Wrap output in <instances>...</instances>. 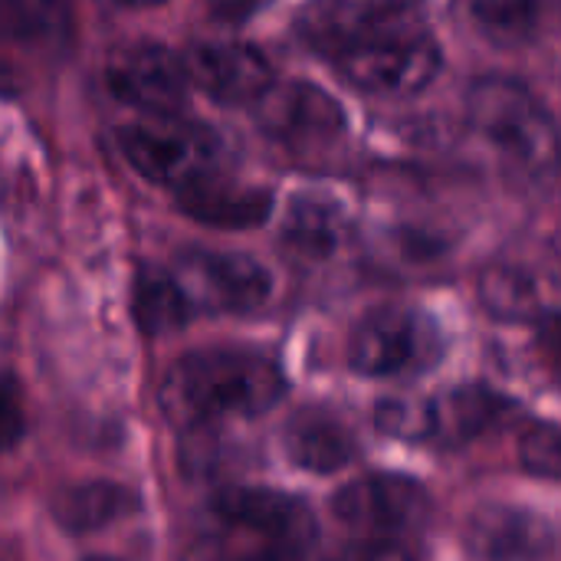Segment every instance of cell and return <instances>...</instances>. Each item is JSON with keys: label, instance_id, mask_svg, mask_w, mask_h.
<instances>
[{"label": "cell", "instance_id": "cell-1", "mask_svg": "<svg viewBox=\"0 0 561 561\" xmlns=\"http://www.w3.org/2000/svg\"><path fill=\"white\" fill-rule=\"evenodd\" d=\"M286 394V378L276 362L256 352H191L178 358L161 388L158 404L181 431H197L224 417H260Z\"/></svg>", "mask_w": 561, "mask_h": 561}, {"label": "cell", "instance_id": "cell-2", "mask_svg": "<svg viewBox=\"0 0 561 561\" xmlns=\"http://www.w3.org/2000/svg\"><path fill=\"white\" fill-rule=\"evenodd\" d=\"M332 66L339 76L378 99H414L434 85L444 69V53L421 10H391L352 39Z\"/></svg>", "mask_w": 561, "mask_h": 561}, {"label": "cell", "instance_id": "cell-3", "mask_svg": "<svg viewBox=\"0 0 561 561\" xmlns=\"http://www.w3.org/2000/svg\"><path fill=\"white\" fill-rule=\"evenodd\" d=\"M467 122L523 174H552L561 164V131L552 112L516 79H477L467 92Z\"/></svg>", "mask_w": 561, "mask_h": 561}, {"label": "cell", "instance_id": "cell-4", "mask_svg": "<svg viewBox=\"0 0 561 561\" xmlns=\"http://www.w3.org/2000/svg\"><path fill=\"white\" fill-rule=\"evenodd\" d=\"M125 161L151 184L174 194L220 168V138L214 128L174 115H145L118 131Z\"/></svg>", "mask_w": 561, "mask_h": 561}, {"label": "cell", "instance_id": "cell-5", "mask_svg": "<svg viewBox=\"0 0 561 561\" xmlns=\"http://www.w3.org/2000/svg\"><path fill=\"white\" fill-rule=\"evenodd\" d=\"M447 339L434 316L414 306L371 309L348 335V365L365 378H411L440 365Z\"/></svg>", "mask_w": 561, "mask_h": 561}, {"label": "cell", "instance_id": "cell-6", "mask_svg": "<svg viewBox=\"0 0 561 561\" xmlns=\"http://www.w3.org/2000/svg\"><path fill=\"white\" fill-rule=\"evenodd\" d=\"M260 131L289 158L299 161H322L332 158L348 131L342 105L319 85L289 79L276 82L256 105H253Z\"/></svg>", "mask_w": 561, "mask_h": 561}, {"label": "cell", "instance_id": "cell-7", "mask_svg": "<svg viewBox=\"0 0 561 561\" xmlns=\"http://www.w3.org/2000/svg\"><path fill=\"white\" fill-rule=\"evenodd\" d=\"M332 510L339 523H345L362 539H404L427 526L434 503L424 483L401 473H371L348 483Z\"/></svg>", "mask_w": 561, "mask_h": 561}, {"label": "cell", "instance_id": "cell-8", "mask_svg": "<svg viewBox=\"0 0 561 561\" xmlns=\"http://www.w3.org/2000/svg\"><path fill=\"white\" fill-rule=\"evenodd\" d=\"M174 276L187 289L194 309L250 316L270 302L273 276L250 253L230 250H187L178 260Z\"/></svg>", "mask_w": 561, "mask_h": 561}, {"label": "cell", "instance_id": "cell-9", "mask_svg": "<svg viewBox=\"0 0 561 561\" xmlns=\"http://www.w3.org/2000/svg\"><path fill=\"white\" fill-rule=\"evenodd\" d=\"M105 89L128 108L141 115H174L181 112L191 76L184 53L178 56L164 43H125L105 59Z\"/></svg>", "mask_w": 561, "mask_h": 561}, {"label": "cell", "instance_id": "cell-10", "mask_svg": "<svg viewBox=\"0 0 561 561\" xmlns=\"http://www.w3.org/2000/svg\"><path fill=\"white\" fill-rule=\"evenodd\" d=\"M191 85L220 105H256L273 85L270 56L243 39H204L184 53Z\"/></svg>", "mask_w": 561, "mask_h": 561}, {"label": "cell", "instance_id": "cell-11", "mask_svg": "<svg viewBox=\"0 0 561 561\" xmlns=\"http://www.w3.org/2000/svg\"><path fill=\"white\" fill-rule=\"evenodd\" d=\"M477 561H549L556 552L552 526L526 506H483L463 533Z\"/></svg>", "mask_w": 561, "mask_h": 561}, {"label": "cell", "instance_id": "cell-12", "mask_svg": "<svg viewBox=\"0 0 561 561\" xmlns=\"http://www.w3.org/2000/svg\"><path fill=\"white\" fill-rule=\"evenodd\" d=\"M178 207L184 217L214 227V230H250L270 220L273 191L243 178L227 174L224 168L204 174L201 181L181 187Z\"/></svg>", "mask_w": 561, "mask_h": 561}, {"label": "cell", "instance_id": "cell-13", "mask_svg": "<svg viewBox=\"0 0 561 561\" xmlns=\"http://www.w3.org/2000/svg\"><path fill=\"white\" fill-rule=\"evenodd\" d=\"M286 454L309 473H335L358 454V440L345 421L322 408H306L286 424Z\"/></svg>", "mask_w": 561, "mask_h": 561}, {"label": "cell", "instance_id": "cell-14", "mask_svg": "<svg viewBox=\"0 0 561 561\" xmlns=\"http://www.w3.org/2000/svg\"><path fill=\"white\" fill-rule=\"evenodd\" d=\"M138 510V496L135 490L112 483V480H89V483H76L56 493L53 500V519L76 536L85 533H99L125 516H131Z\"/></svg>", "mask_w": 561, "mask_h": 561}, {"label": "cell", "instance_id": "cell-15", "mask_svg": "<svg viewBox=\"0 0 561 561\" xmlns=\"http://www.w3.org/2000/svg\"><path fill=\"white\" fill-rule=\"evenodd\" d=\"M460 7L490 43L526 46L552 26L559 0H460Z\"/></svg>", "mask_w": 561, "mask_h": 561}, {"label": "cell", "instance_id": "cell-16", "mask_svg": "<svg viewBox=\"0 0 561 561\" xmlns=\"http://www.w3.org/2000/svg\"><path fill=\"white\" fill-rule=\"evenodd\" d=\"M283 247L296 260H325L342 247L345 237V214L342 204L322 194H302L289 204L283 217Z\"/></svg>", "mask_w": 561, "mask_h": 561}, {"label": "cell", "instance_id": "cell-17", "mask_svg": "<svg viewBox=\"0 0 561 561\" xmlns=\"http://www.w3.org/2000/svg\"><path fill=\"white\" fill-rule=\"evenodd\" d=\"M194 302L168 270L141 266L131 283V316L145 335H171L194 319Z\"/></svg>", "mask_w": 561, "mask_h": 561}, {"label": "cell", "instance_id": "cell-18", "mask_svg": "<svg viewBox=\"0 0 561 561\" xmlns=\"http://www.w3.org/2000/svg\"><path fill=\"white\" fill-rule=\"evenodd\" d=\"M184 561H293L279 542H273L266 533L253 529L250 523H240L233 516H220L207 506L204 533L191 546Z\"/></svg>", "mask_w": 561, "mask_h": 561}, {"label": "cell", "instance_id": "cell-19", "mask_svg": "<svg viewBox=\"0 0 561 561\" xmlns=\"http://www.w3.org/2000/svg\"><path fill=\"white\" fill-rule=\"evenodd\" d=\"M437 404V437L444 440H473L490 427L503 424L516 404L483 385H460L447 391Z\"/></svg>", "mask_w": 561, "mask_h": 561}, {"label": "cell", "instance_id": "cell-20", "mask_svg": "<svg viewBox=\"0 0 561 561\" xmlns=\"http://www.w3.org/2000/svg\"><path fill=\"white\" fill-rule=\"evenodd\" d=\"M375 424L398 440H434L437 404L421 398H385L375 411Z\"/></svg>", "mask_w": 561, "mask_h": 561}, {"label": "cell", "instance_id": "cell-21", "mask_svg": "<svg viewBox=\"0 0 561 561\" xmlns=\"http://www.w3.org/2000/svg\"><path fill=\"white\" fill-rule=\"evenodd\" d=\"M519 460L533 477L561 480V431L552 424H533L519 437Z\"/></svg>", "mask_w": 561, "mask_h": 561}, {"label": "cell", "instance_id": "cell-22", "mask_svg": "<svg viewBox=\"0 0 561 561\" xmlns=\"http://www.w3.org/2000/svg\"><path fill=\"white\" fill-rule=\"evenodd\" d=\"M66 3L62 0H10V26L20 36L53 33L59 26Z\"/></svg>", "mask_w": 561, "mask_h": 561}, {"label": "cell", "instance_id": "cell-23", "mask_svg": "<svg viewBox=\"0 0 561 561\" xmlns=\"http://www.w3.org/2000/svg\"><path fill=\"white\" fill-rule=\"evenodd\" d=\"M536 348H539V358H542L549 378L561 388V312H552L539 322Z\"/></svg>", "mask_w": 561, "mask_h": 561}, {"label": "cell", "instance_id": "cell-24", "mask_svg": "<svg viewBox=\"0 0 561 561\" xmlns=\"http://www.w3.org/2000/svg\"><path fill=\"white\" fill-rule=\"evenodd\" d=\"M335 561H414V556L391 539H365L358 546H352L348 552H342Z\"/></svg>", "mask_w": 561, "mask_h": 561}, {"label": "cell", "instance_id": "cell-25", "mask_svg": "<svg viewBox=\"0 0 561 561\" xmlns=\"http://www.w3.org/2000/svg\"><path fill=\"white\" fill-rule=\"evenodd\" d=\"M266 3H273V0H207V7H210V13L217 16V20H247V16H253V13H260Z\"/></svg>", "mask_w": 561, "mask_h": 561}, {"label": "cell", "instance_id": "cell-26", "mask_svg": "<svg viewBox=\"0 0 561 561\" xmlns=\"http://www.w3.org/2000/svg\"><path fill=\"white\" fill-rule=\"evenodd\" d=\"M16 388H13V378H7V394H3V434H7V447L16 444L20 437V424H16Z\"/></svg>", "mask_w": 561, "mask_h": 561}, {"label": "cell", "instance_id": "cell-27", "mask_svg": "<svg viewBox=\"0 0 561 561\" xmlns=\"http://www.w3.org/2000/svg\"><path fill=\"white\" fill-rule=\"evenodd\" d=\"M99 3H108V7H125V10H141V7H158V3H168V0H99Z\"/></svg>", "mask_w": 561, "mask_h": 561}, {"label": "cell", "instance_id": "cell-28", "mask_svg": "<svg viewBox=\"0 0 561 561\" xmlns=\"http://www.w3.org/2000/svg\"><path fill=\"white\" fill-rule=\"evenodd\" d=\"M375 3H388V7H421V0H375Z\"/></svg>", "mask_w": 561, "mask_h": 561}, {"label": "cell", "instance_id": "cell-29", "mask_svg": "<svg viewBox=\"0 0 561 561\" xmlns=\"http://www.w3.org/2000/svg\"><path fill=\"white\" fill-rule=\"evenodd\" d=\"M89 561H115V559H89Z\"/></svg>", "mask_w": 561, "mask_h": 561}]
</instances>
